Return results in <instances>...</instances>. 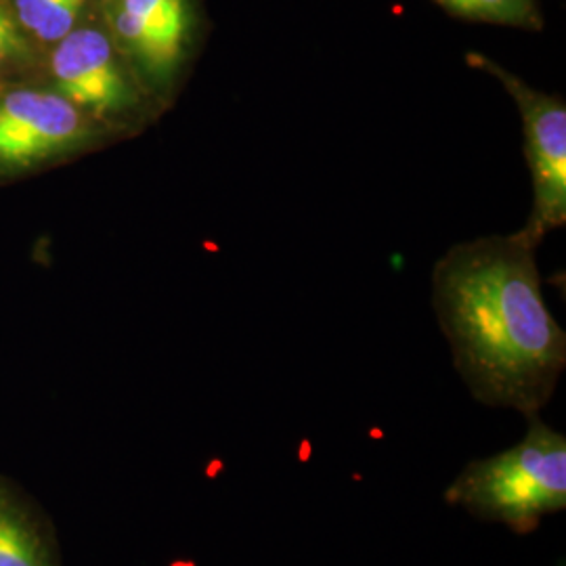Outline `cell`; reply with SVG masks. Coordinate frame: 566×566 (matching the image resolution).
Segmentation results:
<instances>
[{"label":"cell","instance_id":"1","mask_svg":"<svg viewBox=\"0 0 566 566\" xmlns=\"http://www.w3.org/2000/svg\"><path fill=\"white\" fill-rule=\"evenodd\" d=\"M535 243L518 231L455 243L434 264L432 304L470 395L537 416L566 367V334L547 308Z\"/></svg>","mask_w":566,"mask_h":566},{"label":"cell","instance_id":"2","mask_svg":"<svg viewBox=\"0 0 566 566\" xmlns=\"http://www.w3.org/2000/svg\"><path fill=\"white\" fill-rule=\"evenodd\" d=\"M447 504L470 516L528 535L566 507V437L539 413L526 418L516 446L474 460L446 489Z\"/></svg>","mask_w":566,"mask_h":566},{"label":"cell","instance_id":"3","mask_svg":"<svg viewBox=\"0 0 566 566\" xmlns=\"http://www.w3.org/2000/svg\"><path fill=\"white\" fill-rule=\"evenodd\" d=\"M34 78L55 88L118 139L137 133L166 107L122 55L97 7L42 57Z\"/></svg>","mask_w":566,"mask_h":566},{"label":"cell","instance_id":"4","mask_svg":"<svg viewBox=\"0 0 566 566\" xmlns=\"http://www.w3.org/2000/svg\"><path fill=\"white\" fill-rule=\"evenodd\" d=\"M118 139L44 82L0 86V177H18Z\"/></svg>","mask_w":566,"mask_h":566},{"label":"cell","instance_id":"5","mask_svg":"<svg viewBox=\"0 0 566 566\" xmlns=\"http://www.w3.org/2000/svg\"><path fill=\"white\" fill-rule=\"evenodd\" d=\"M97 11L143 84L168 105L202 41L200 0H97Z\"/></svg>","mask_w":566,"mask_h":566},{"label":"cell","instance_id":"6","mask_svg":"<svg viewBox=\"0 0 566 566\" xmlns=\"http://www.w3.org/2000/svg\"><path fill=\"white\" fill-rule=\"evenodd\" d=\"M465 63L493 76L518 107L525 135L526 166L533 182V210L518 233L539 245L549 231L566 223L565 99L533 88L514 72L479 51L465 53Z\"/></svg>","mask_w":566,"mask_h":566},{"label":"cell","instance_id":"7","mask_svg":"<svg viewBox=\"0 0 566 566\" xmlns=\"http://www.w3.org/2000/svg\"><path fill=\"white\" fill-rule=\"evenodd\" d=\"M0 566H60L51 537L20 495L0 481Z\"/></svg>","mask_w":566,"mask_h":566},{"label":"cell","instance_id":"8","mask_svg":"<svg viewBox=\"0 0 566 566\" xmlns=\"http://www.w3.org/2000/svg\"><path fill=\"white\" fill-rule=\"evenodd\" d=\"M23 36L44 57L86 20L97 0H7Z\"/></svg>","mask_w":566,"mask_h":566},{"label":"cell","instance_id":"9","mask_svg":"<svg viewBox=\"0 0 566 566\" xmlns=\"http://www.w3.org/2000/svg\"><path fill=\"white\" fill-rule=\"evenodd\" d=\"M455 20L542 32L546 18L539 0H432Z\"/></svg>","mask_w":566,"mask_h":566},{"label":"cell","instance_id":"10","mask_svg":"<svg viewBox=\"0 0 566 566\" xmlns=\"http://www.w3.org/2000/svg\"><path fill=\"white\" fill-rule=\"evenodd\" d=\"M41 61V53L23 36L9 2L0 0V86L32 81Z\"/></svg>","mask_w":566,"mask_h":566}]
</instances>
